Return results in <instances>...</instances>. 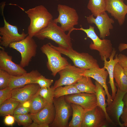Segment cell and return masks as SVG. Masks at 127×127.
Here are the masks:
<instances>
[{"label": "cell", "mask_w": 127, "mask_h": 127, "mask_svg": "<svg viewBox=\"0 0 127 127\" xmlns=\"http://www.w3.org/2000/svg\"><path fill=\"white\" fill-rule=\"evenodd\" d=\"M30 111L29 108L24 107L23 106L22 103H20L15 110L13 115L28 114Z\"/></svg>", "instance_id": "obj_35"}, {"label": "cell", "mask_w": 127, "mask_h": 127, "mask_svg": "<svg viewBox=\"0 0 127 127\" xmlns=\"http://www.w3.org/2000/svg\"><path fill=\"white\" fill-rule=\"evenodd\" d=\"M11 76L6 71L0 69V90L8 87Z\"/></svg>", "instance_id": "obj_32"}, {"label": "cell", "mask_w": 127, "mask_h": 127, "mask_svg": "<svg viewBox=\"0 0 127 127\" xmlns=\"http://www.w3.org/2000/svg\"><path fill=\"white\" fill-rule=\"evenodd\" d=\"M124 72L127 77V67L123 68Z\"/></svg>", "instance_id": "obj_42"}, {"label": "cell", "mask_w": 127, "mask_h": 127, "mask_svg": "<svg viewBox=\"0 0 127 127\" xmlns=\"http://www.w3.org/2000/svg\"><path fill=\"white\" fill-rule=\"evenodd\" d=\"M85 70L69 63L58 72L60 77L56 80L54 86L52 87L55 90L60 86L75 84L83 76Z\"/></svg>", "instance_id": "obj_10"}, {"label": "cell", "mask_w": 127, "mask_h": 127, "mask_svg": "<svg viewBox=\"0 0 127 127\" xmlns=\"http://www.w3.org/2000/svg\"><path fill=\"white\" fill-rule=\"evenodd\" d=\"M53 103L55 109V116L53 121L49 127H68V121L72 110L71 103L65 100L64 96L54 98Z\"/></svg>", "instance_id": "obj_9"}, {"label": "cell", "mask_w": 127, "mask_h": 127, "mask_svg": "<svg viewBox=\"0 0 127 127\" xmlns=\"http://www.w3.org/2000/svg\"><path fill=\"white\" fill-rule=\"evenodd\" d=\"M57 10L58 16L53 21L56 23H60L64 31H68V33L70 34L74 26L78 24L79 16L76 10L73 8L60 4L58 5Z\"/></svg>", "instance_id": "obj_8"}, {"label": "cell", "mask_w": 127, "mask_h": 127, "mask_svg": "<svg viewBox=\"0 0 127 127\" xmlns=\"http://www.w3.org/2000/svg\"><path fill=\"white\" fill-rule=\"evenodd\" d=\"M72 111L71 120L68 123L69 127H81L85 113L83 109L75 104L71 103Z\"/></svg>", "instance_id": "obj_25"}, {"label": "cell", "mask_w": 127, "mask_h": 127, "mask_svg": "<svg viewBox=\"0 0 127 127\" xmlns=\"http://www.w3.org/2000/svg\"><path fill=\"white\" fill-rule=\"evenodd\" d=\"M64 98L67 102L80 106L83 109L85 112L98 106L95 94L80 93L65 96Z\"/></svg>", "instance_id": "obj_14"}, {"label": "cell", "mask_w": 127, "mask_h": 127, "mask_svg": "<svg viewBox=\"0 0 127 127\" xmlns=\"http://www.w3.org/2000/svg\"><path fill=\"white\" fill-rule=\"evenodd\" d=\"M30 100L31 113H35L40 111L48 104L47 102L40 95L37 94Z\"/></svg>", "instance_id": "obj_28"}, {"label": "cell", "mask_w": 127, "mask_h": 127, "mask_svg": "<svg viewBox=\"0 0 127 127\" xmlns=\"http://www.w3.org/2000/svg\"><path fill=\"white\" fill-rule=\"evenodd\" d=\"M41 75L38 70H35L20 76H12L8 87L12 90L23 87L28 84L35 83L37 78Z\"/></svg>", "instance_id": "obj_20"}, {"label": "cell", "mask_w": 127, "mask_h": 127, "mask_svg": "<svg viewBox=\"0 0 127 127\" xmlns=\"http://www.w3.org/2000/svg\"><path fill=\"white\" fill-rule=\"evenodd\" d=\"M118 48L120 52H121L127 49V44L123 43H120L118 46Z\"/></svg>", "instance_id": "obj_39"}, {"label": "cell", "mask_w": 127, "mask_h": 127, "mask_svg": "<svg viewBox=\"0 0 127 127\" xmlns=\"http://www.w3.org/2000/svg\"><path fill=\"white\" fill-rule=\"evenodd\" d=\"M116 55L119 64L123 68L127 67V56L122 54Z\"/></svg>", "instance_id": "obj_36"}, {"label": "cell", "mask_w": 127, "mask_h": 127, "mask_svg": "<svg viewBox=\"0 0 127 127\" xmlns=\"http://www.w3.org/2000/svg\"><path fill=\"white\" fill-rule=\"evenodd\" d=\"M116 53V51L114 48L110 57L109 60L108 61L104 58V67L107 71L109 77V81L108 83L109 84L112 91L111 96L113 100L115 98L117 90L114 82V70L115 65L118 62L116 55L115 58L114 59Z\"/></svg>", "instance_id": "obj_21"}, {"label": "cell", "mask_w": 127, "mask_h": 127, "mask_svg": "<svg viewBox=\"0 0 127 127\" xmlns=\"http://www.w3.org/2000/svg\"><path fill=\"white\" fill-rule=\"evenodd\" d=\"M15 120L19 126L28 127L32 123L33 120L29 114L13 115Z\"/></svg>", "instance_id": "obj_31"}, {"label": "cell", "mask_w": 127, "mask_h": 127, "mask_svg": "<svg viewBox=\"0 0 127 127\" xmlns=\"http://www.w3.org/2000/svg\"><path fill=\"white\" fill-rule=\"evenodd\" d=\"M124 0H106V11L117 20L120 25L123 24L127 14V5Z\"/></svg>", "instance_id": "obj_16"}, {"label": "cell", "mask_w": 127, "mask_h": 127, "mask_svg": "<svg viewBox=\"0 0 127 127\" xmlns=\"http://www.w3.org/2000/svg\"><path fill=\"white\" fill-rule=\"evenodd\" d=\"M40 87L36 83L28 84L12 90L13 98L20 103L30 100L38 94Z\"/></svg>", "instance_id": "obj_17"}, {"label": "cell", "mask_w": 127, "mask_h": 127, "mask_svg": "<svg viewBox=\"0 0 127 127\" xmlns=\"http://www.w3.org/2000/svg\"><path fill=\"white\" fill-rule=\"evenodd\" d=\"M114 77L117 88L121 90H127V77L123 68L118 63L116 64L114 68Z\"/></svg>", "instance_id": "obj_24"}, {"label": "cell", "mask_w": 127, "mask_h": 127, "mask_svg": "<svg viewBox=\"0 0 127 127\" xmlns=\"http://www.w3.org/2000/svg\"><path fill=\"white\" fill-rule=\"evenodd\" d=\"M95 84L96 86L95 94L96 95L97 105L100 107L104 112L106 119L109 124L116 126L108 116L106 111L107 104L106 103V91L103 87L97 82L95 81Z\"/></svg>", "instance_id": "obj_22"}, {"label": "cell", "mask_w": 127, "mask_h": 127, "mask_svg": "<svg viewBox=\"0 0 127 127\" xmlns=\"http://www.w3.org/2000/svg\"><path fill=\"white\" fill-rule=\"evenodd\" d=\"M80 92L74 84L59 87L54 90V98H58L63 96Z\"/></svg>", "instance_id": "obj_29"}, {"label": "cell", "mask_w": 127, "mask_h": 127, "mask_svg": "<svg viewBox=\"0 0 127 127\" xmlns=\"http://www.w3.org/2000/svg\"><path fill=\"white\" fill-rule=\"evenodd\" d=\"M123 100L124 104L125 106L127 107V92L124 95Z\"/></svg>", "instance_id": "obj_41"}, {"label": "cell", "mask_w": 127, "mask_h": 127, "mask_svg": "<svg viewBox=\"0 0 127 127\" xmlns=\"http://www.w3.org/2000/svg\"><path fill=\"white\" fill-rule=\"evenodd\" d=\"M30 20L28 28V34L33 37L53 20L52 14L44 6L40 5L25 11Z\"/></svg>", "instance_id": "obj_1"}, {"label": "cell", "mask_w": 127, "mask_h": 127, "mask_svg": "<svg viewBox=\"0 0 127 127\" xmlns=\"http://www.w3.org/2000/svg\"><path fill=\"white\" fill-rule=\"evenodd\" d=\"M120 118L123 127H127V107L124 106Z\"/></svg>", "instance_id": "obj_38"}, {"label": "cell", "mask_w": 127, "mask_h": 127, "mask_svg": "<svg viewBox=\"0 0 127 127\" xmlns=\"http://www.w3.org/2000/svg\"><path fill=\"white\" fill-rule=\"evenodd\" d=\"M30 115L33 122L39 124L40 127H48L55 116V108L53 103H48L42 109Z\"/></svg>", "instance_id": "obj_18"}, {"label": "cell", "mask_w": 127, "mask_h": 127, "mask_svg": "<svg viewBox=\"0 0 127 127\" xmlns=\"http://www.w3.org/2000/svg\"><path fill=\"white\" fill-rule=\"evenodd\" d=\"M40 50L47 57V67L54 77L69 64L67 59L62 57L61 54L53 48L50 43L43 45L41 47Z\"/></svg>", "instance_id": "obj_5"}, {"label": "cell", "mask_w": 127, "mask_h": 127, "mask_svg": "<svg viewBox=\"0 0 127 127\" xmlns=\"http://www.w3.org/2000/svg\"><path fill=\"white\" fill-rule=\"evenodd\" d=\"M12 57L9 55L4 49L0 50V69L4 70L12 76H18L27 73L20 64L12 60Z\"/></svg>", "instance_id": "obj_15"}, {"label": "cell", "mask_w": 127, "mask_h": 127, "mask_svg": "<svg viewBox=\"0 0 127 127\" xmlns=\"http://www.w3.org/2000/svg\"><path fill=\"white\" fill-rule=\"evenodd\" d=\"M94 27L89 25V28L84 29L82 27L80 28H74L73 31L80 30L84 32L87 37L92 40L89 45V48L92 50L97 51L99 53L101 60L104 61V58H109L114 49L111 41L105 39H101L95 32Z\"/></svg>", "instance_id": "obj_4"}, {"label": "cell", "mask_w": 127, "mask_h": 127, "mask_svg": "<svg viewBox=\"0 0 127 127\" xmlns=\"http://www.w3.org/2000/svg\"></svg>", "instance_id": "obj_43"}, {"label": "cell", "mask_w": 127, "mask_h": 127, "mask_svg": "<svg viewBox=\"0 0 127 127\" xmlns=\"http://www.w3.org/2000/svg\"><path fill=\"white\" fill-rule=\"evenodd\" d=\"M104 112L97 106L85 112L81 127H105L108 125Z\"/></svg>", "instance_id": "obj_12"}, {"label": "cell", "mask_w": 127, "mask_h": 127, "mask_svg": "<svg viewBox=\"0 0 127 127\" xmlns=\"http://www.w3.org/2000/svg\"><path fill=\"white\" fill-rule=\"evenodd\" d=\"M15 120L13 115H8L5 116L4 119V122L6 125L12 126L14 123Z\"/></svg>", "instance_id": "obj_37"}, {"label": "cell", "mask_w": 127, "mask_h": 127, "mask_svg": "<svg viewBox=\"0 0 127 127\" xmlns=\"http://www.w3.org/2000/svg\"><path fill=\"white\" fill-rule=\"evenodd\" d=\"M65 32L53 20L34 37L40 40H44L45 38L51 40L58 44V46L64 48H72L70 35L66 34Z\"/></svg>", "instance_id": "obj_2"}, {"label": "cell", "mask_w": 127, "mask_h": 127, "mask_svg": "<svg viewBox=\"0 0 127 127\" xmlns=\"http://www.w3.org/2000/svg\"><path fill=\"white\" fill-rule=\"evenodd\" d=\"M20 103L12 98L5 101L0 105V116L13 115L15 110Z\"/></svg>", "instance_id": "obj_26"}, {"label": "cell", "mask_w": 127, "mask_h": 127, "mask_svg": "<svg viewBox=\"0 0 127 127\" xmlns=\"http://www.w3.org/2000/svg\"><path fill=\"white\" fill-rule=\"evenodd\" d=\"M127 92V90H121L117 88L115 98L106 107L107 114L112 121L116 126L118 125L121 127L123 126L120 121V119L125 106L123 98Z\"/></svg>", "instance_id": "obj_11"}, {"label": "cell", "mask_w": 127, "mask_h": 127, "mask_svg": "<svg viewBox=\"0 0 127 127\" xmlns=\"http://www.w3.org/2000/svg\"><path fill=\"white\" fill-rule=\"evenodd\" d=\"M20 54L21 59L20 65L23 67L28 66L37 53V45L33 37L28 35L22 40L12 43L9 46Z\"/></svg>", "instance_id": "obj_6"}, {"label": "cell", "mask_w": 127, "mask_h": 127, "mask_svg": "<svg viewBox=\"0 0 127 127\" xmlns=\"http://www.w3.org/2000/svg\"><path fill=\"white\" fill-rule=\"evenodd\" d=\"M74 85L81 93L95 94L96 86L90 77L83 76Z\"/></svg>", "instance_id": "obj_23"}, {"label": "cell", "mask_w": 127, "mask_h": 127, "mask_svg": "<svg viewBox=\"0 0 127 127\" xmlns=\"http://www.w3.org/2000/svg\"><path fill=\"white\" fill-rule=\"evenodd\" d=\"M87 7L92 14L96 17L101 13L106 11V0H89Z\"/></svg>", "instance_id": "obj_27"}, {"label": "cell", "mask_w": 127, "mask_h": 127, "mask_svg": "<svg viewBox=\"0 0 127 127\" xmlns=\"http://www.w3.org/2000/svg\"><path fill=\"white\" fill-rule=\"evenodd\" d=\"M53 82V79L46 78L41 75L37 78L35 83L38 84L40 88H49Z\"/></svg>", "instance_id": "obj_33"}, {"label": "cell", "mask_w": 127, "mask_h": 127, "mask_svg": "<svg viewBox=\"0 0 127 127\" xmlns=\"http://www.w3.org/2000/svg\"><path fill=\"white\" fill-rule=\"evenodd\" d=\"M28 127H40V126L39 124L33 122Z\"/></svg>", "instance_id": "obj_40"}, {"label": "cell", "mask_w": 127, "mask_h": 127, "mask_svg": "<svg viewBox=\"0 0 127 127\" xmlns=\"http://www.w3.org/2000/svg\"><path fill=\"white\" fill-rule=\"evenodd\" d=\"M51 45L61 54L66 56L72 61L75 66L85 70L99 67L97 60L88 53H80L74 50L72 48H65L59 46Z\"/></svg>", "instance_id": "obj_3"}, {"label": "cell", "mask_w": 127, "mask_h": 127, "mask_svg": "<svg viewBox=\"0 0 127 127\" xmlns=\"http://www.w3.org/2000/svg\"><path fill=\"white\" fill-rule=\"evenodd\" d=\"M54 91L52 87L49 88H40L38 94L44 99L48 103H53Z\"/></svg>", "instance_id": "obj_30"}, {"label": "cell", "mask_w": 127, "mask_h": 127, "mask_svg": "<svg viewBox=\"0 0 127 127\" xmlns=\"http://www.w3.org/2000/svg\"><path fill=\"white\" fill-rule=\"evenodd\" d=\"M5 2L0 4L1 12L4 21L3 27H0V44L5 48L11 44L20 41L24 39L28 35L24 31L19 33L17 26L10 24L6 20L3 14Z\"/></svg>", "instance_id": "obj_7"}, {"label": "cell", "mask_w": 127, "mask_h": 127, "mask_svg": "<svg viewBox=\"0 0 127 127\" xmlns=\"http://www.w3.org/2000/svg\"><path fill=\"white\" fill-rule=\"evenodd\" d=\"M108 75L107 71L105 70L104 67L102 68L95 67L86 70L83 74V76L95 79L103 87L107 94V106L110 104L113 100L107 84V79Z\"/></svg>", "instance_id": "obj_19"}, {"label": "cell", "mask_w": 127, "mask_h": 127, "mask_svg": "<svg viewBox=\"0 0 127 127\" xmlns=\"http://www.w3.org/2000/svg\"><path fill=\"white\" fill-rule=\"evenodd\" d=\"M12 90L8 87L0 90V105L12 97Z\"/></svg>", "instance_id": "obj_34"}, {"label": "cell", "mask_w": 127, "mask_h": 127, "mask_svg": "<svg viewBox=\"0 0 127 127\" xmlns=\"http://www.w3.org/2000/svg\"><path fill=\"white\" fill-rule=\"evenodd\" d=\"M85 17L88 23L94 24L97 27L99 32L100 38L105 39L110 35V30L113 29L112 24L114 21L109 17L106 11L99 14L95 18L92 14Z\"/></svg>", "instance_id": "obj_13"}]
</instances>
